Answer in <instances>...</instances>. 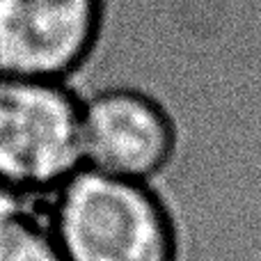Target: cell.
I'll use <instances>...</instances> for the list:
<instances>
[{"label":"cell","mask_w":261,"mask_h":261,"mask_svg":"<svg viewBox=\"0 0 261 261\" xmlns=\"http://www.w3.org/2000/svg\"><path fill=\"white\" fill-rule=\"evenodd\" d=\"M110 0H0V71L71 81L101 53Z\"/></svg>","instance_id":"3"},{"label":"cell","mask_w":261,"mask_h":261,"mask_svg":"<svg viewBox=\"0 0 261 261\" xmlns=\"http://www.w3.org/2000/svg\"><path fill=\"white\" fill-rule=\"evenodd\" d=\"M172 147L170 119L147 92L124 83H103L83 96V167L149 184L170 163Z\"/></svg>","instance_id":"4"},{"label":"cell","mask_w":261,"mask_h":261,"mask_svg":"<svg viewBox=\"0 0 261 261\" xmlns=\"http://www.w3.org/2000/svg\"><path fill=\"white\" fill-rule=\"evenodd\" d=\"M0 261H67L48 225V197L0 188Z\"/></svg>","instance_id":"5"},{"label":"cell","mask_w":261,"mask_h":261,"mask_svg":"<svg viewBox=\"0 0 261 261\" xmlns=\"http://www.w3.org/2000/svg\"><path fill=\"white\" fill-rule=\"evenodd\" d=\"M81 101L69 81L0 71V188L48 197L81 170Z\"/></svg>","instance_id":"2"},{"label":"cell","mask_w":261,"mask_h":261,"mask_svg":"<svg viewBox=\"0 0 261 261\" xmlns=\"http://www.w3.org/2000/svg\"><path fill=\"white\" fill-rule=\"evenodd\" d=\"M48 225L67 261H172L165 206L144 181L81 167L48 195Z\"/></svg>","instance_id":"1"}]
</instances>
